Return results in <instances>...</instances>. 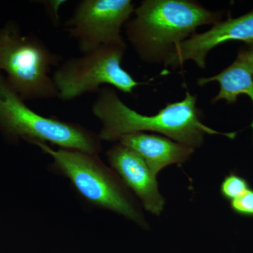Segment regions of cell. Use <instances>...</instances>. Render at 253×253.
Here are the masks:
<instances>
[{
	"instance_id": "9c48e42d",
	"label": "cell",
	"mask_w": 253,
	"mask_h": 253,
	"mask_svg": "<svg viewBox=\"0 0 253 253\" xmlns=\"http://www.w3.org/2000/svg\"><path fill=\"white\" fill-rule=\"evenodd\" d=\"M106 156L111 169L139 200L144 209L154 215H161L166 199L158 189L157 176L153 174L142 158L119 142L111 146Z\"/></svg>"
},
{
	"instance_id": "30bf717a",
	"label": "cell",
	"mask_w": 253,
	"mask_h": 253,
	"mask_svg": "<svg viewBox=\"0 0 253 253\" xmlns=\"http://www.w3.org/2000/svg\"><path fill=\"white\" fill-rule=\"evenodd\" d=\"M118 142L139 154L156 176L168 166L186 163L195 151L190 146L154 133L126 134Z\"/></svg>"
},
{
	"instance_id": "52a82bcc",
	"label": "cell",
	"mask_w": 253,
	"mask_h": 253,
	"mask_svg": "<svg viewBox=\"0 0 253 253\" xmlns=\"http://www.w3.org/2000/svg\"><path fill=\"white\" fill-rule=\"evenodd\" d=\"M131 0H82L66 22L82 54L123 39L122 28L134 13Z\"/></svg>"
},
{
	"instance_id": "5bb4252c",
	"label": "cell",
	"mask_w": 253,
	"mask_h": 253,
	"mask_svg": "<svg viewBox=\"0 0 253 253\" xmlns=\"http://www.w3.org/2000/svg\"><path fill=\"white\" fill-rule=\"evenodd\" d=\"M236 57L241 60L253 73V42L245 44L241 47Z\"/></svg>"
},
{
	"instance_id": "ba28073f",
	"label": "cell",
	"mask_w": 253,
	"mask_h": 253,
	"mask_svg": "<svg viewBox=\"0 0 253 253\" xmlns=\"http://www.w3.org/2000/svg\"><path fill=\"white\" fill-rule=\"evenodd\" d=\"M236 41L253 42V9L239 17L221 20L204 33H195L174 48L164 66L176 68L190 61L205 69L211 51L224 43Z\"/></svg>"
},
{
	"instance_id": "7a4b0ae2",
	"label": "cell",
	"mask_w": 253,
	"mask_h": 253,
	"mask_svg": "<svg viewBox=\"0 0 253 253\" xmlns=\"http://www.w3.org/2000/svg\"><path fill=\"white\" fill-rule=\"evenodd\" d=\"M223 15L192 0H144L125 26L126 39L141 61L164 65L198 28L213 26Z\"/></svg>"
},
{
	"instance_id": "9a60e30c",
	"label": "cell",
	"mask_w": 253,
	"mask_h": 253,
	"mask_svg": "<svg viewBox=\"0 0 253 253\" xmlns=\"http://www.w3.org/2000/svg\"><path fill=\"white\" fill-rule=\"evenodd\" d=\"M44 4L45 6L46 11L50 15V17L52 19L54 24L57 25L59 22V10L62 4H65L66 1L63 0H51V1H44Z\"/></svg>"
},
{
	"instance_id": "4fadbf2b",
	"label": "cell",
	"mask_w": 253,
	"mask_h": 253,
	"mask_svg": "<svg viewBox=\"0 0 253 253\" xmlns=\"http://www.w3.org/2000/svg\"><path fill=\"white\" fill-rule=\"evenodd\" d=\"M231 211L242 217L253 218V189L230 201Z\"/></svg>"
},
{
	"instance_id": "7c38bea8",
	"label": "cell",
	"mask_w": 253,
	"mask_h": 253,
	"mask_svg": "<svg viewBox=\"0 0 253 253\" xmlns=\"http://www.w3.org/2000/svg\"><path fill=\"white\" fill-rule=\"evenodd\" d=\"M251 188L247 179L236 172H231L221 181L219 192L223 199L230 202L244 194Z\"/></svg>"
},
{
	"instance_id": "8fae6325",
	"label": "cell",
	"mask_w": 253,
	"mask_h": 253,
	"mask_svg": "<svg viewBox=\"0 0 253 253\" xmlns=\"http://www.w3.org/2000/svg\"><path fill=\"white\" fill-rule=\"evenodd\" d=\"M214 82L219 84V91L212 99V104L223 100L228 104H234L239 96L246 95L251 98L253 105V73L237 57L220 73L210 77L200 78L197 83L200 86H204ZM251 127L253 144V120Z\"/></svg>"
},
{
	"instance_id": "3957f363",
	"label": "cell",
	"mask_w": 253,
	"mask_h": 253,
	"mask_svg": "<svg viewBox=\"0 0 253 253\" xmlns=\"http://www.w3.org/2000/svg\"><path fill=\"white\" fill-rule=\"evenodd\" d=\"M31 144L51 158L50 171L67 179L86 204L116 213L141 229H149L139 201L111 167L103 163L99 155L78 150L54 149L41 141Z\"/></svg>"
},
{
	"instance_id": "6da1fadb",
	"label": "cell",
	"mask_w": 253,
	"mask_h": 253,
	"mask_svg": "<svg viewBox=\"0 0 253 253\" xmlns=\"http://www.w3.org/2000/svg\"><path fill=\"white\" fill-rule=\"evenodd\" d=\"M197 99L196 95L187 91L181 101L169 103L156 114L146 116L125 104L113 88L104 86L91 106V112L101 123L98 134L102 141H118L132 133H159L196 150L203 146L206 135L235 139L237 133L220 132L202 122Z\"/></svg>"
},
{
	"instance_id": "277c9868",
	"label": "cell",
	"mask_w": 253,
	"mask_h": 253,
	"mask_svg": "<svg viewBox=\"0 0 253 253\" xmlns=\"http://www.w3.org/2000/svg\"><path fill=\"white\" fill-rule=\"evenodd\" d=\"M0 134L11 144L41 141L60 149L99 155V134L79 123L46 117L31 109L11 88L0 71Z\"/></svg>"
},
{
	"instance_id": "5b68a950",
	"label": "cell",
	"mask_w": 253,
	"mask_h": 253,
	"mask_svg": "<svg viewBox=\"0 0 253 253\" xmlns=\"http://www.w3.org/2000/svg\"><path fill=\"white\" fill-rule=\"evenodd\" d=\"M63 61L41 38L24 34L14 21L0 27V71L23 101L58 99L50 72Z\"/></svg>"
},
{
	"instance_id": "8992f818",
	"label": "cell",
	"mask_w": 253,
	"mask_h": 253,
	"mask_svg": "<svg viewBox=\"0 0 253 253\" xmlns=\"http://www.w3.org/2000/svg\"><path fill=\"white\" fill-rule=\"evenodd\" d=\"M126 49L123 38L82 56L63 60L51 76L58 99L73 101L85 94L98 93L104 85L113 86L125 94H132L141 83L122 67Z\"/></svg>"
}]
</instances>
